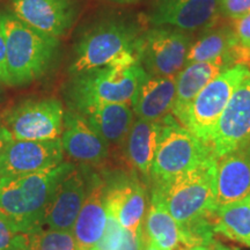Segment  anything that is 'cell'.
I'll list each match as a JSON object with an SVG mask.
<instances>
[{"label": "cell", "mask_w": 250, "mask_h": 250, "mask_svg": "<svg viewBox=\"0 0 250 250\" xmlns=\"http://www.w3.org/2000/svg\"><path fill=\"white\" fill-rule=\"evenodd\" d=\"M217 156H212L169 182L153 186L155 197L175 219L190 245L210 246L213 241Z\"/></svg>", "instance_id": "1"}, {"label": "cell", "mask_w": 250, "mask_h": 250, "mask_svg": "<svg viewBox=\"0 0 250 250\" xmlns=\"http://www.w3.org/2000/svg\"><path fill=\"white\" fill-rule=\"evenodd\" d=\"M62 161L54 168L15 177H0V212L22 233L42 228L46 206L59 182L74 169Z\"/></svg>", "instance_id": "2"}, {"label": "cell", "mask_w": 250, "mask_h": 250, "mask_svg": "<svg viewBox=\"0 0 250 250\" xmlns=\"http://www.w3.org/2000/svg\"><path fill=\"white\" fill-rule=\"evenodd\" d=\"M140 37L137 27L124 21H104L90 28L74 48L71 76L140 64Z\"/></svg>", "instance_id": "3"}, {"label": "cell", "mask_w": 250, "mask_h": 250, "mask_svg": "<svg viewBox=\"0 0 250 250\" xmlns=\"http://www.w3.org/2000/svg\"><path fill=\"white\" fill-rule=\"evenodd\" d=\"M0 24L6 40L7 85L26 86L45 76L58 55L59 39L35 30L11 11L0 12Z\"/></svg>", "instance_id": "4"}, {"label": "cell", "mask_w": 250, "mask_h": 250, "mask_svg": "<svg viewBox=\"0 0 250 250\" xmlns=\"http://www.w3.org/2000/svg\"><path fill=\"white\" fill-rule=\"evenodd\" d=\"M161 122V132L149 176L154 186L169 182L215 156L210 144L198 138L173 115Z\"/></svg>", "instance_id": "5"}, {"label": "cell", "mask_w": 250, "mask_h": 250, "mask_svg": "<svg viewBox=\"0 0 250 250\" xmlns=\"http://www.w3.org/2000/svg\"><path fill=\"white\" fill-rule=\"evenodd\" d=\"M140 64L123 67H105L72 76L67 96L73 110L90 103L132 104L139 83L146 77Z\"/></svg>", "instance_id": "6"}, {"label": "cell", "mask_w": 250, "mask_h": 250, "mask_svg": "<svg viewBox=\"0 0 250 250\" xmlns=\"http://www.w3.org/2000/svg\"><path fill=\"white\" fill-rule=\"evenodd\" d=\"M250 76L246 65H235L221 72L193 100L184 126L211 145L212 133L227 103L240 83Z\"/></svg>", "instance_id": "7"}, {"label": "cell", "mask_w": 250, "mask_h": 250, "mask_svg": "<svg viewBox=\"0 0 250 250\" xmlns=\"http://www.w3.org/2000/svg\"><path fill=\"white\" fill-rule=\"evenodd\" d=\"M65 110L57 99L29 100L15 105L1 122L15 140L59 139Z\"/></svg>", "instance_id": "8"}, {"label": "cell", "mask_w": 250, "mask_h": 250, "mask_svg": "<svg viewBox=\"0 0 250 250\" xmlns=\"http://www.w3.org/2000/svg\"><path fill=\"white\" fill-rule=\"evenodd\" d=\"M190 37L179 29L153 27L140 37V65L149 76H177L187 64Z\"/></svg>", "instance_id": "9"}, {"label": "cell", "mask_w": 250, "mask_h": 250, "mask_svg": "<svg viewBox=\"0 0 250 250\" xmlns=\"http://www.w3.org/2000/svg\"><path fill=\"white\" fill-rule=\"evenodd\" d=\"M250 144V76L240 83L215 125L211 146L217 158Z\"/></svg>", "instance_id": "10"}, {"label": "cell", "mask_w": 250, "mask_h": 250, "mask_svg": "<svg viewBox=\"0 0 250 250\" xmlns=\"http://www.w3.org/2000/svg\"><path fill=\"white\" fill-rule=\"evenodd\" d=\"M64 156L62 140H12L0 162V177L22 176L54 168Z\"/></svg>", "instance_id": "11"}, {"label": "cell", "mask_w": 250, "mask_h": 250, "mask_svg": "<svg viewBox=\"0 0 250 250\" xmlns=\"http://www.w3.org/2000/svg\"><path fill=\"white\" fill-rule=\"evenodd\" d=\"M11 12L35 30L59 39L73 24L77 7L74 0H12Z\"/></svg>", "instance_id": "12"}, {"label": "cell", "mask_w": 250, "mask_h": 250, "mask_svg": "<svg viewBox=\"0 0 250 250\" xmlns=\"http://www.w3.org/2000/svg\"><path fill=\"white\" fill-rule=\"evenodd\" d=\"M220 0H158L149 15L153 27L196 30L217 20Z\"/></svg>", "instance_id": "13"}, {"label": "cell", "mask_w": 250, "mask_h": 250, "mask_svg": "<svg viewBox=\"0 0 250 250\" xmlns=\"http://www.w3.org/2000/svg\"><path fill=\"white\" fill-rule=\"evenodd\" d=\"M89 184L85 174L74 168L62 179L50 199L42 220V228L72 232L83 208Z\"/></svg>", "instance_id": "14"}, {"label": "cell", "mask_w": 250, "mask_h": 250, "mask_svg": "<svg viewBox=\"0 0 250 250\" xmlns=\"http://www.w3.org/2000/svg\"><path fill=\"white\" fill-rule=\"evenodd\" d=\"M215 210L250 196V144L218 159Z\"/></svg>", "instance_id": "15"}, {"label": "cell", "mask_w": 250, "mask_h": 250, "mask_svg": "<svg viewBox=\"0 0 250 250\" xmlns=\"http://www.w3.org/2000/svg\"><path fill=\"white\" fill-rule=\"evenodd\" d=\"M64 152L76 161L100 164L108 155L109 144L76 110L65 111L61 136Z\"/></svg>", "instance_id": "16"}, {"label": "cell", "mask_w": 250, "mask_h": 250, "mask_svg": "<svg viewBox=\"0 0 250 250\" xmlns=\"http://www.w3.org/2000/svg\"><path fill=\"white\" fill-rule=\"evenodd\" d=\"M107 192V184L94 177L72 229L78 250H94L101 239L108 218Z\"/></svg>", "instance_id": "17"}, {"label": "cell", "mask_w": 250, "mask_h": 250, "mask_svg": "<svg viewBox=\"0 0 250 250\" xmlns=\"http://www.w3.org/2000/svg\"><path fill=\"white\" fill-rule=\"evenodd\" d=\"M235 62L229 56H221L208 62L188 64L176 78V96L171 115L184 125L188 110L196 96L224 70L230 67V62Z\"/></svg>", "instance_id": "18"}, {"label": "cell", "mask_w": 250, "mask_h": 250, "mask_svg": "<svg viewBox=\"0 0 250 250\" xmlns=\"http://www.w3.org/2000/svg\"><path fill=\"white\" fill-rule=\"evenodd\" d=\"M176 78L146 74L132 100V110L137 118L161 122L171 115L176 96Z\"/></svg>", "instance_id": "19"}, {"label": "cell", "mask_w": 250, "mask_h": 250, "mask_svg": "<svg viewBox=\"0 0 250 250\" xmlns=\"http://www.w3.org/2000/svg\"><path fill=\"white\" fill-rule=\"evenodd\" d=\"M76 111L83 115L108 144L124 142L134 121L132 107L123 103H90Z\"/></svg>", "instance_id": "20"}, {"label": "cell", "mask_w": 250, "mask_h": 250, "mask_svg": "<svg viewBox=\"0 0 250 250\" xmlns=\"http://www.w3.org/2000/svg\"><path fill=\"white\" fill-rule=\"evenodd\" d=\"M146 204L145 189L137 181L108 187L107 211L117 218L125 230L137 233L143 229Z\"/></svg>", "instance_id": "21"}, {"label": "cell", "mask_w": 250, "mask_h": 250, "mask_svg": "<svg viewBox=\"0 0 250 250\" xmlns=\"http://www.w3.org/2000/svg\"><path fill=\"white\" fill-rule=\"evenodd\" d=\"M145 235L158 250H190L192 246L169 212L155 197L145 218Z\"/></svg>", "instance_id": "22"}, {"label": "cell", "mask_w": 250, "mask_h": 250, "mask_svg": "<svg viewBox=\"0 0 250 250\" xmlns=\"http://www.w3.org/2000/svg\"><path fill=\"white\" fill-rule=\"evenodd\" d=\"M162 122H151L137 118L131 125L126 139V154L143 176H151L153 159L160 137Z\"/></svg>", "instance_id": "23"}, {"label": "cell", "mask_w": 250, "mask_h": 250, "mask_svg": "<svg viewBox=\"0 0 250 250\" xmlns=\"http://www.w3.org/2000/svg\"><path fill=\"white\" fill-rule=\"evenodd\" d=\"M214 232L250 247V196L215 210Z\"/></svg>", "instance_id": "24"}, {"label": "cell", "mask_w": 250, "mask_h": 250, "mask_svg": "<svg viewBox=\"0 0 250 250\" xmlns=\"http://www.w3.org/2000/svg\"><path fill=\"white\" fill-rule=\"evenodd\" d=\"M239 48L240 45L233 30H214L203 36L190 46L187 56V65L192 62L213 61L221 56H229L237 62Z\"/></svg>", "instance_id": "25"}, {"label": "cell", "mask_w": 250, "mask_h": 250, "mask_svg": "<svg viewBox=\"0 0 250 250\" xmlns=\"http://www.w3.org/2000/svg\"><path fill=\"white\" fill-rule=\"evenodd\" d=\"M23 245L24 250H78L73 233L52 228L24 233Z\"/></svg>", "instance_id": "26"}, {"label": "cell", "mask_w": 250, "mask_h": 250, "mask_svg": "<svg viewBox=\"0 0 250 250\" xmlns=\"http://www.w3.org/2000/svg\"><path fill=\"white\" fill-rule=\"evenodd\" d=\"M24 233L0 212V250H24Z\"/></svg>", "instance_id": "27"}, {"label": "cell", "mask_w": 250, "mask_h": 250, "mask_svg": "<svg viewBox=\"0 0 250 250\" xmlns=\"http://www.w3.org/2000/svg\"><path fill=\"white\" fill-rule=\"evenodd\" d=\"M108 212V211H107ZM124 234V228L114 214L108 212L107 224L101 239L94 250H116Z\"/></svg>", "instance_id": "28"}, {"label": "cell", "mask_w": 250, "mask_h": 250, "mask_svg": "<svg viewBox=\"0 0 250 250\" xmlns=\"http://www.w3.org/2000/svg\"><path fill=\"white\" fill-rule=\"evenodd\" d=\"M146 245H147V237L144 232V228L137 233L124 229L123 237L116 250H145Z\"/></svg>", "instance_id": "29"}, {"label": "cell", "mask_w": 250, "mask_h": 250, "mask_svg": "<svg viewBox=\"0 0 250 250\" xmlns=\"http://www.w3.org/2000/svg\"><path fill=\"white\" fill-rule=\"evenodd\" d=\"M233 33L239 45L250 51V12L235 20Z\"/></svg>", "instance_id": "30"}, {"label": "cell", "mask_w": 250, "mask_h": 250, "mask_svg": "<svg viewBox=\"0 0 250 250\" xmlns=\"http://www.w3.org/2000/svg\"><path fill=\"white\" fill-rule=\"evenodd\" d=\"M220 6L226 15L234 20L250 12V0H220Z\"/></svg>", "instance_id": "31"}, {"label": "cell", "mask_w": 250, "mask_h": 250, "mask_svg": "<svg viewBox=\"0 0 250 250\" xmlns=\"http://www.w3.org/2000/svg\"><path fill=\"white\" fill-rule=\"evenodd\" d=\"M6 40L0 24V83L7 85V62H6Z\"/></svg>", "instance_id": "32"}, {"label": "cell", "mask_w": 250, "mask_h": 250, "mask_svg": "<svg viewBox=\"0 0 250 250\" xmlns=\"http://www.w3.org/2000/svg\"><path fill=\"white\" fill-rule=\"evenodd\" d=\"M13 140V137L9 133V131L4 126V124L0 122V162H1L2 156H4L8 145Z\"/></svg>", "instance_id": "33"}, {"label": "cell", "mask_w": 250, "mask_h": 250, "mask_svg": "<svg viewBox=\"0 0 250 250\" xmlns=\"http://www.w3.org/2000/svg\"><path fill=\"white\" fill-rule=\"evenodd\" d=\"M213 250H234V249L229 248V247H227V246L221 245V243H215Z\"/></svg>", "instance_id": "34"}, {"label": "cell", "mask_w": 250, "mask_h": 250, "mask_svg": "<svg viewBox=\"0 0 250 250\" xmlns=\"http://www.w3.org/2000/svg\"><path fill=\"white\" fill-rule=\"evenodd\" d=\"M190 250H211V248L208 246H196L192 247Z\"/></svg>", "instance_id": "35"}, {"label": "cell", "mask_w": 250, "mask_h": 250, "mask_svg": "<svg viewBox=\"0 0 250 250\" xmlns=\"http://www.w3.org/2000/svg\"><path fill=\"white\" fill-rule=\"evenodd\" d=\"M112 1L121 2V4H130V2H134L137 1V0H112Z\"/></svg>", "instance_id": "36"}, {"label": "cell", "mask_w": 250, "mask_h": 250, "mask_svg": "<svg viewBox=\"0 0 250 250\" xmlns=\"http://www.w3.org/2000/svg\"><path fill=\"white\" fill-rule=\"evenodd\" d=\"M145 250H158V249H156L155 247L152 245V243H149V242H148V240H147V245H146V248H145Z\"/></svg>", "instance_id": "37"}, {"label": "cell", "mask_w": 250, "mask_h": 250, "mask_svg": "<svg viewBox=\"0 0 250 250\" xmlns=\"http://www.w3.org/2000/svg\"><path fill=\"white\" fill-rule=\"evenodd\" d=\"M0 95H1V92H0Z\"/></svg>", "instance_id": "38"}]
</instances>
